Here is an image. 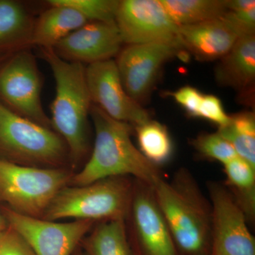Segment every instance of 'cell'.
Listing matches in <instances>:
<instances>
[{
  "label": "cell",
  "instance_id": "1",
  "mask_svg": "<svg viewBox=\"0 0 255 255\" xmlns=\"http://www.w3.org/2000/svg\"><path fill=\"white\" fill-rule=\"evenodd\" d=\"M90 117L95 130L92 155L82 170L73 174L69 185H87L110 177H132L152 187L162 177L159 167L147 160L132 143L133 126L112 119L95 105H92Z\"/></svg>",
  "mask_w": 255,
  "mask_h": 255
},
{
  "label": "cell",
  "instance_id": "2",
  "mask_svg": "<svg viewBox=\"0 0 255 255\" xmlns=\"http://www.w3.org/2000/svg\"><path fill=\"white\" fill-rule=\"evenodd\" d=\"M179 255H209L211 206L186 169L172 180L161 177L152 186Z\"/></svg>",
  "mask_w": 255,
  "mask_h": 255
},
{
  "label": "cell",
  "instance_id": "3",
  "mask_svg": "<svg viewBox=\"0 0 255 255\" xmlns=\"http://www.w3.org/2000/svg\"><path fill=\"white\" fill-rule=\"evenodd\" d=\"M43 60L54 76L55 97L50 106L51 128L63 139L74 166L90 150V110L92 105L83 64L60 58L53 48H41Z\"/></svg>",
  "mask_w": 255,
  "mask_h": 255
},
{
  "label": "cell",
  "instance_id": "4",
  "mask_svg": "<svg viewBox=\"0 0 255 255\" xmlns=\"http://www.w3.org/2000/svg\"><path fill=\"white\" fill-rule=\"evenodd\" d=\"M129 177H110L87 185L66 186L55 196L42 219L126 221L134 184Z\"/></svg>",
  "mask_w": 255,
  "mask_h": 255
},
{
  "label": "cell",
  "instance_id": "5",
  "mask_svg": "<svg viewBox=\"0 0 255 255\" xmlns=\"http://www.w3.org/2000/svg\"><path fill=\"white\" fill-rule=\"evenodd\" d=\"M0 152L9 162L37 167H60L69 159L63 139L53 129L24 118L0 102Z\"/></svg>",
  "mask_w": 255,
  "mask_h": 255
},
{
  "label": "cell",
  "instance_id": "6",
  "mask_svg": "<svg viewBox=\"0 0 255 255\" xmlns=\"http://www.w3.org/2000/svg\"><path fill=\"white\" fill-rule=\"evenodd\" d=\"M73 176L63 167H31L0 158V199L19 214L41 219Z\"/></svg>",
  "mask_w": 255,
  "mask_h": 255
},
{
  "label": "cell",
  "instance_id": "7",
  "mask_svg": "<svg viewBox=\"0 0 255 255\" xmlns=\"http://www.w3.org/2000/svg\"><path fill=\"white\" fill-rule=\"evenodd\" d=\"M29 48L12 53L0 66V98L15 113L52 129L42 106L41 73Z\"/></svg>",
  "mask_w": 255,
  "mask_h": 255
},
{
  "label": "cell",
  "instance_id": "8",
  "mask_svg": "<svg viewBox=\"0 0 255 255\" xmlns=\"http://www.w3.org/2000/svg\"><path fill=\"white\" fill-rule=\"evenodd\" d=\"M3 216L35 255H73L96 223L88 220L55 223L19 214L10 208L4 209Z\"/></svg>",
  "mask_w": 255,
  "mask_h": 255
},
{
  "label": "cell",
  "instance_id": "9",
  "mask_svg": "<svg viewBox=\"0 0 255 255\" xmlns=\"http://www.w3.org/2000/svg\"><path fill=\"white\" fill-rule=\"evenodd\" d=\"M211 206L209 255H255V240L243 212L224 184L208 183Z\"/></svg>",
  "mask_w": 255,
  "mask_h": 255
},
{
  "label": "cell",
  "instance_id": "10",
  "mask_svg": "<svg viewBox=\"0 0 255 255\" xmlns=\"http://www.w3.org/2000/svg\"><path fill=\"white\" fill-rule=\"evenodd\" d=\"M127 219L135 255H179L152 186L134 179Z\"/></svg>",
  "mask_w": 255,
  "mask_h": 255
},
{
  "label": "cell",
  "instance_id": "11",
  "mask_svg": "<svg viewBox=\"0 0 255 255\" xmlns=\"http://www.w3.org/2000/svg\"><path fill=\"white\" fill-rule=\"evenodd\" d=\"M116 24L123 43L128 45L162 43L183 50L179 26L159 0L120 1Z\"/></svg>",
  "mask_w": 255,
  "mask_h": 255
},
{
  "label": "cell",
  "instance_id": "12",
  "mask_svg": "<svg viewBox=\"0 0 255 255\" xmlns=\"http://www.w3.org/2000/svg\"><path fill=\"white\" fill-rule=\"evenodd\" d=\"M184 50L162 43L128 45L117 63L128 95L141 105L150 97L164 64Z\"/></svg>",
  "mask_w": 255,
  "mask_h": 255
},
{
  "label": "cell",
  "instance_id": "13",
  "mask_svg": "<svg viewBox=\"0 0 255 255\" xmlns=\"http://www.w3.org/2000/svg\"><path fill=\"white\" fill-rule=\"evenodd\" d=\"M85 74L92 103L112 119L133 127L150 119L148 112L126 92L115 60L90 64Z\"/></svg>",
  "mask_w": 255,
  "mask_h": 255
},
{
  "label": "cell",
  "instance_id": "14",
  "mask_svg": "<svg viewBox=\"0 0 255 255\" xmlns=\"http://www.w3.org/2000/svg\"><path fill=\"white\" fill-rule=\"evenodd\" d=\"M123 43L116 23L92 21L65 37L53 49L66 61L90 65L112 59Z\"/></svg>",
  "mask_w": 255,
  "mask_h": 255
},
{
  "label": "cell",
  "instance_id": "15",
  "mask_svg": "<svg viewBox=\"0 0 255 255\" xmlns=\"http://www.w3.org/2000/svg\"><path fill=\"white\" fill-rule=\"evenodd\" d=\"M179 37L183 50L201 61L221 59L239 38L221 18L179 26Z\"/></svg>",
  "mask_w": 255,
  "mask_h": 255
},
{
  "label": "cell",
  "instance_id": "16",
  "mask_svg": "<svg viewBox=\"0 0 255 255\" xmlns=\"http://www.w3.org/2000/svg\"><path fill=\"white\" fill-rule=\"evenodd\" d=\"M220 85L236 89L244 100L253 98L255 80V36L241 37L216 69Z\"/></svg>",
  "mask_w": 255,
  "mask_h": 255
},
{
  "label": "cell",
  "instance_id": "17",
  "mask_svg": "<svg viewBox=\"0 0 255 255\" xmlns=\"http://www.w3.org/2000/svg\"><path fill=\"white\" fill-rule=\"evenodd\" d=\"M50 7L35 20L31 46L53 48L72 32L88 22L76 10L48 1Z\"/></svg>",
  "mask_w": 255,
  "mask_h": 255
},
{
  "label": "cell",
  "instance_id": "18",
  "mask_svg": "<svg viewBox=\"0 0 255 255\" xmlns=\"http://www.w3.org/2000/svg\"><path fill=\"white\" fill-rule=\"evenodd\" d=\"M34 22L22 3L0 0V52L14 53L29 48Z\"/></svg>",
  "mask_w": 255,
  "mask_h": 255
},
{
  "label": "cell",
  "instance_id": "19",
  "mask_svg": "<svg viewBox=\"0 0 255 255\" xmlns=\"http://www.w3.org/2000/svg\"><path fill=\"white\" fill-rule=\"evenodd\" d=\"M82 242L87 255H135L124 220L100 221Z\"/></svg>",
  "mask_w": 255,
  "mask_h": 255
},
{
  "label": "cell",
  "instance_id": "20",
  "mask_svg": "<svg viewBox=\"0 0 255 255\" xmlns=\"http://www.w3.org/2000/svg\"><path fill=\"white\" fill-rule=\"evenodd\" d=\"M225 187L246 214L248 223L255 219V168L240 157L223 164Z\"/></svg>",
  "mask_w": 255,
  "mask_h": 255
},
{
  "label": "cell",
  "instance_id": "21",
  "mask_svg": "<svg viewBox=\"0 0 255 255\" xmlns=\"http://www.w3.org/2000/svg\"><path fill=\"white\" fill-rule=\"evenodd\" d=\"M177 26L221 18L228 11L227 0H159Z\"/></svg>",
  "mask_w": 255,
  "mask_h": 255
},
{
  "label": "cell",
  "instance_id": "22",
  "mask_svg": "<svg viewBox=\"0 0 255 255\" xmlns=\"http://www.w3.org/2000/svg\"><path fill=\"white\" fill-rule=\"evenodd\" d=\"M133 127L139 150L144 157L157 167L168 162L173 152V143L167 127L151 119Z\"/></svg>",
  "mask_w": 255,
  "mask_h": 255
},
{
  "label": "cell",
  "instance_id": "23",
  "mask_svg": "<svg viewBox=\"0 0 255 255\" xmlns=\"http://www.w3.org/2000/svg\"><path fill=\"white\" fill-rule=\"evenodd\" d=\"M230 117V122L217 132L231 143L238 157L255 168V113L242 112Z\"/></svg>",
  "mask_w": 255,
  "mask_h": 255
},
{
  "label": "cell",
  "instance_id": "24",
  "mask_svg": "<svg viewBox=\"0 0 255 255\" xmlns=\"http://www.w3.org/2000/svg\"><path fill=\"white\" fill-rule=\"evenodd\" d=\"M55 4L70 6L78 11L88 22L116 23L118 0H50Z\"/></svg>",
  "mask_w": 255,
  "mask_h": 255
},
{
  "label": "cell",
  "instance_id": "25",
  "mask_svg": "<svg viewBox=\"0 0 255 255\" xmlns=\"http://www.w3.org/2000/svg\"><path fill=\"white\" fill-rule=\"evenodd\" d=\"M191 144L201 155L223 164L238 157L233 146L218 132L200 134Z\"/></svg>",
  "mask_w": 255,
  "mask_h": 255
},
{
  "label": "cell",
  "instance_id": "26",
  "mask_svg": "<svg viewBox=\"0 0 255 255\" xmlns=\"http://www.w3.org/2000/svg\"><path fill=\"white\" fill-rule=\"evenodd\" d=\"M221 18L238 38L255 36V7L242 11H228Z\"/></svg>",
  "mask_w": 255,
  "mask_h": 255
},
{
  "label": "cell",
  "instance_id": "27",
  "mask_svg": "<svg viewBox=\"0 0 255 255\" xmlns=\"http://www.w3.org/2000/svg\"><path fill=\"white\" fill-rule=\"evenodd\" d=\"M198 118L206 119L218 127H222L230 122V116L225 112L219 97L213 95H204Z\"/></svg>",
  "mask_w": 255,
  "mask_h": 255
},
{
  "label": "cell",
  "instance_id": "28",
  "mask_svg": "<svg viewBox=\"0 0 255 255\" xmlns=\"http://www.w3.org/2000/svg\"><path fill=\"white\" fill-rule=\"evenodd\" d=\"M204 94L191 86L181 87L170 95L191 117H199V108Z\"/></svg>",
  "mask_w": 255,
  "mask_h": 255
},
{
  "label": "cell",
  "instance_id": "29",
  "mask_svg": "<svg viewBox=\"0 0 255 255\" xmlns=\"http://www.w3.org/2000/svg\"><path fill=\"white\" fill-rule=\"evenodd\" d=\"M0 255H35L27 243L11 228L0 232Z\"/></svg>",
  "mask_w": 255,
  "mask_h": 255
},
{
  "label": "cell",
  "instance_id": "30",
  "mask_svg": "<svg viewBox=\"0 0 255 255\" xmlns=\"http://www.w3.org/2000/svg\"><path fill=\"white\" fill-rule=\"evenodd\" d=\"M254 7L255 0H227L228 11H242Z\"/></svg>",
  "mask_w": 255,
  "mask_h": 255
},
{
  "label": "cell",
  "instance_id": "31",
  "mask_svg": "<svg viewBox=\"0 0 255 255\" xmlns=\"http://www.w3.org/2000/svg\"><path fill=\"white\" fill-rule=\"evenodd\" d=\"M5 229H6V221L4 216L0 213V232L4 231Z\"/></svg>",
  "mask_w": 255,
  "mask_h": 255
},
{
  "label": "cell",
  "instance_id": "32",
  "mask_svg": "<svg viewBox=\"0 0 255 255\" xmlns=\"http://www.w3.org/2000/svg\"><path fill=\"white\" fill-rule=\"evenodd\" d=\"M73 255H87L85 252L81 251L80 249L77 248L76 251L73 253Z\"/></svg>",
  "mask_w": 255,
  "mask_h": 255
},
{
  "label": "cell",
  "instance_id": "33",
  "mask_svg": "<svg viewBox=\"0 0 255 255\" xmlns=\"http://www.w3.org/2000/svg\"><path fill=\"white\" fill-rule=\"evenodd\" d=\"M4 59V55H0V63H1V60Z\"/></svg>",
  "mask_w": 255,
  "mask_h": 255
}]
</instances>
